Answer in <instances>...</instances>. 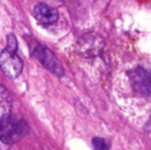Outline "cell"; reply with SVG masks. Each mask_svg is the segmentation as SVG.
<instances>
[{
	"instance_id": "4",
	"label": "cell",
	"mask_w": 151,
	"mask_h": 150,
	"mask_svg": "<svg viewBox=\"0 0 151 150\" xmlns=\"http://www.w3.org/2000/svg\"><path fill=\"white\" fill-rule=\"evenodd\" d=\"M130 82L135 91L151 97V72L138 66L129 72Z\"/></svg>"
},
{
	"instance_id": "6",
	"label": "cell",
	"mask_w": 151,
	"mask_h": 150,
	"mask_svg": "<svg viewBox=\"0 0 151 150\" xmlns=\"http://www.w3.org/2000/svg\"><path fill=\"white\" fill-rule=\"evenodd\" d=\"M10 105V98L7 90L0 85V118L8 115Z\"/></svg>"
},
{
	"instance_id": "7",
	"label": "cell",
	"mask_w": 151,
	"mask_h": 150,
	"mask_svg": "<svg viewBox=\"0 0 151 150\" xmlns=\"http://www.w3.org/2000/svg\"><path fill=\"white\" fill-rule=\"evenodd\" d=\"M92 142L96 150H109L110 149V144L103 138L96 137L93 139Z\"/></svg>"
},
{
	"instance_id": "5",
	"label": "cell",
	"mask_w": 151,
	"mask_h": 150,
	"mask_svg": "<svg viewBox=\"0 0 151 150\" xmlns=\"http://www.w3.org/2000/svg\"><path fill=\"white\" fill-rule=\"evenodd\" d=\"M33 15L35 19L43 26H51L55 24L59 18L58 10L45 3H38L34 8Z\"/></svg>"
},
{
	"instance_id": "2",
	"label": "cell",
	"mask_w": 151,
	"mask_h": 150,
	"mask_svg": "<svg viewBox=\"0 0 151 150\" xmlns=\"http://www.w3.org/2000/svg\"><path fill=\"white\" fill-rule=\"evenodd\" d=\"M28 132V125L23 118H15L9 115L0 118V141L12 144L25 136Z\"/></svg>"
},
{
	"instance_id": "1",
	"label": "cell",
	"mask_w": 151,
	"mask_h": 150,
	"mask_svg": "<svg viewBox=\"0 0 151 150\" xmlns=\"http://www.w3.org/2000/svg\"><path fill=\"white\" fill-rule=\"evenodd\" d=\"M6 42V47L0 53V69L8 78L15 79L22 72L23 62L17 53L18 42L15 35L8 34Z\"/></svg>"
},
{
	"instance_id": "3",
	"label": "cell",
	"mask_w": 151,
	"mask_h": 150,
	"mask_svg": "<svg viewBox=\"0 0 151 150\" xmlns=\"http://www.w3.org/2000/svg\"><path fill=\"white\" fill-rule=\"evenodd\" d=\"M34 57L50 72L61 77L64 75V69L55 53L42 44H38L33 50Z\"/></svg>"
}]
</instances>
